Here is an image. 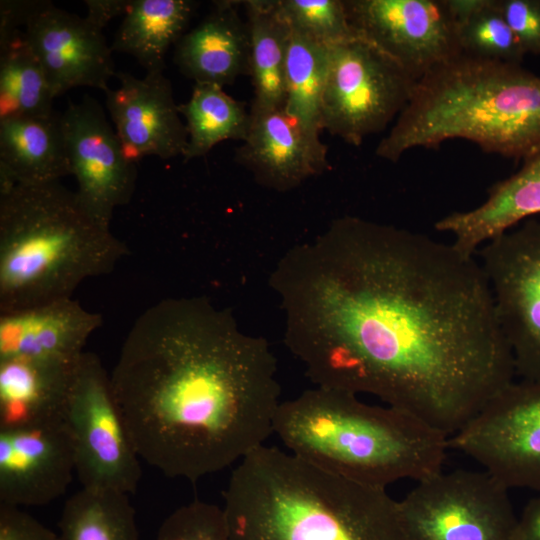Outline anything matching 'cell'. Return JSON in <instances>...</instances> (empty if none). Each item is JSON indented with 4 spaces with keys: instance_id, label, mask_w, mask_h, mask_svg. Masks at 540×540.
I'll use <instances>...</instances> for the list:
<instances>
[{
    "instance_id": "14",
    "label": "cell",
    "mask_w": 540,
    "mask_h": 540,
    "mask_svg": "<svg viewBox=\"0 0 540 540\" xmlns=\"http://www.w3.org/2000/svg\"><path fill=\"white\" fill-rule=\"evenodd\" d=\"M25 37L55 97L75 87L106 92L116 75L112 49L103 30L86 17L45 0L25 26Z\"/></svg>"
},
{
    "instance_id": "3",
    "label": "cell",
    "mask_w": 540,
    "mask_h": 540,
    "mask_svg": "<svg viewBox=\"0 0 540 540\" xmlns=\"http://www.w3.org/2000/svg\"><path fill=\"white\" fill-rule=\"evenodd\" d=\"M222 510L228 540H406L386 488L267 445L234 468Z\"/></svg>"
},
{
    "instance_id": "29",
    "label": "cell",
    "mask_w": 540,
    "mask_h": 540,
    "mask_svg": "<svg viewBox=\"0 0 540 540\" xmlns=\"http://www.w3.org/2000/svg\"><path fill=\"white\" fill-rule=\"evenodd\" d=\"M455 22L462 55L521 64L525 52L502 16L497 0H479L468 15Z\"/></svg>"
},
{
    "instance_id": "28",
    "label": "cell",
    "mask_w": 540,
    "mask_h": 540,
    "mask_svg": "<svg viewBox=\"0 0 540 540\" xmlns=\"http://www.w3.org/2000/svg\"><path fill=\"white\" fill-rule=\"evenodd\" d=\"M327 62L328 46L290 32L283 109L316 141H321V111Z\"/></svg>"
},
{
    "instance_id": "20",
    "label": "cell",
    "mask_w": 540,
    "mask_h": 540,
    "mask_svg": "<svg viewBox=\"0 0 540 540\" xmlns=\"http://www.w3.org/2000/svg\"><path fill=\"white\" fill-rule=\"evenodd\" d=\"M539 214L540 150L524 159L516 173L495 183L483 203L446 215L435 228L451 234L459 251L475 256L487 241Z\"/></svg>"
},
{
    "instance_id": "2",
    "label": "cell",
    "mask_w": 540,
    "mask_h": 540,
    "mask_svg": "<svg viewBox=\"0 0 540 540\" xmlns=\"http://www.w3.org/2000/svg\"><path fill=\"white\" fill-rule=\"evenodd\" d=\"M110 381L140 458L193 483L265 445L282 402L267 341L205 297L146 309Z\"/></svg>"
},
{
    "instance_id": "33",
    "label": "cell",
    "mask_w": 540,
    "mask_h": 540,
    "mask_svg": "<svg viewBox=\"0 0 540 540\" xmlns=\"http://www.w3.org/2000/svg\"><path fill=\"white\" fill-rule=\"evenodd\" d=\"M0 540H59V536L20 507L0 503Z\"/></svg>"
},
{
    "instance_id": "36",
    "label": "cell",
    "mask_w": 540,
    "mask_h": 540,
    "mask_svg": "<svg viewBox=\"0 0 540 540\" xmlns=\"http://www.w3.org/2000/svg\"><path fill=\"white\" fill-rule=\"evenodd\" d=\"M517 540H540V495L525 505L519 517Z\"/></svg>"
},
{
    "instance_id": "23",
    "label": "cell",
    "mask_w": 540,
    "mask_h": 540,
    "mask_svg": "<svg viewBox=\"0 0 540 540\" xmlns=\"http://www.w3.org/2000/svg\"><path fill=\"white\" fill-rule=\"evenodd\" d=\"M197 6L192 0H131L112 51L131 55L146 73L164 72L166 54L186 33Z\"/></svg>"
},
{
    "instance_id": "12",
    "label": "cell",
    "mask_w": 540,
    "mask_h": 540,
    "mask_svg": "<svg viewBox=\"0 0 540 540\" xmlns=\"http://www.w3.org/2000/svg\"><path fill=\"white\" fill-rule=\"evenodd\" d=\"M345 5L357 34L415 82L461 55L445 0H345Z\"/></svg>"
},
{
    "instance_id": "31",
    "label": "cell",
    "mask_w": 540,
    "mask_h": 540,
    "mask_svg": "<svg viewBox=\"0 0 540 540\" xmlns=\"http://www.w3.org/2000/svg\"><path fill=\"white\" fill-rule=\"evenodd\" d=\"M154 540H228L222 507L195 500L170 513Z\"/></svg>"
},
{
    "instance_id": "25",
    "label": "cell",
    "mask_w": 540,
    "mask_h": 540,
    "mask_svg": "<svg viewBox=\"0 0 540 540\" xmlns=\"http://www.w3.org/2000/svg\"><path fill=\"white\" fill-rule=\"evenodd\" d=\"M188 134L184 161L205 156L225 140L243 141L250 127V110L223 87L195 83L189 100L178 106Z\"/></svg>"
},
{
    "instance_id": "17",
    "label": "cell",
    "mask_w": 540,
    "mask_h": 540,
    "mask_svg": "<svg viewBox=\"0 0 540 540\" xmlns=\"http://www.w3.org/2000/svg\"><path fill=\"white\" fill-rule=\"evenodd\" d=\"M250 117L235 160L259 184L284 192L327 170V146L310 138L283 108H250Z\"/></svg>"
},
{
    "instance_id": "8",
    "label": "cell",
    "mask_w": 540,
    "mask_h": 540,
    "mask_svg": "<svg viewBox=\"0 0 540 540\" xmlns=\"http://www.w3.org/2000/svg\"><path fill=\"white\" fill-rule=\"evenodd\" d=\"M415 83L395 61L360 36L328 46L322 130L359 146L399 116Z\"/></svg>"
},
{
    "instance_id": "21",
    "label": "cell",
    "mask_w": 540,
    "mask_h": 540,
    "mask_svg": "<svg viewBox=\"0 0 540 540\" xmlns=\"http://www.w3.org/2000/svg\"><path fill=\"white\" fill-rule=\"evenodd\" d=\"M77 361L0 359V429L64 421Z\"/></svg>"
},
{
    "instance_id": "19",
    "label": "cell",
    "mask_w": 540,
    "mask_h": 540,
    "mask_svg": "<svg viewBox=\"0 0 540 540\" xmlns=\"http://www.w3.org/2000/svg\"><path fill=\"white\" fill-rule=\"evenodd\" d=\"M241 1L213 2V9L175 45L174 62L195 83L221 87L250 76V38Z\"/></svg>"
},
{
    "instance_id": "1",
    "label": "cell",
    "mask_w": 540,
    "mask_h": 540,
    "mask_svg": "<svg viewBox=\"0 0 540 540\" xmlns=\"http://www.w3.org/2000/svg\"><path fill=\"white\" fill-rule=\"evenodd\" d=\"M270 285L318 387L373 395L450 437L515 380L482 266L452 243L344 216L287 251Z\"/></svg>"
},
{
    "instance_id": "13",
    "label": "cell",
    "mask_w": 540,
    "mask_h": 540,
    "mask_svg": "<svg viewBox=\"0 0 540 540\" xmlns=\"http://www.w3.org/2000/svg\"><path fill=\"white\" fill-rule=\"evenodd\" d=\"M60 121L78 199L98 223L110 227L114 210L132 199L137 164L125 154L94 98L86 95L78 103L69 102Z\"/></svg>"
},
{
    "instance_id": "26",
    "label": "cell",
    "mask_w": 540,
    "mask_h": 540,
    "mask_svg": "<svg viewBox=\"0 0 540 540\" xmlns=\"http://www.w3.org/2000/svg\"><path fill=\"white\" fill-rule=\"evenodd\" d=\"M59 540H138L129 496L115 490L82 487L65 502Z\"/></svg>"
},
{
    "instance_id": "27",
    "label": "cell",
    "mask_w": 540,
    "mask_h": 540,
    "mask_svg": "<svg viewBox=\"0 0 540 540\" xmlns=\"http://www.w3.org/2000/svg\"><path fill=\"white\" fill-rule=\"evenodd\" d=\"M55 98L24 31L0 43V120L50 116Z\"/></svg>"
},
{
    "instance_id": "11",
    "label": "cell",
    "mask_w": 540,
    "mask_h": 540,
    "mask_svg": "<svg viewBox=\"0 0 540 540\" xmlns=\"http://www.w3.org/2000/svg\"><path fill=\"white\" fill-rule=\"evenodd\" d=\"M447 444L509 490L525 488L540 495V382L512 381Z\"/></svg>"
},
{
    "instance_id": "16",
    "label": "cell",
    "mask_w": 540,
    "mask_h": 540,
    "mask_svg": "<svg viewBox=\"0 0 540 540\" xmlns=\"http://www.w3.org/2000/svg\"><path fill=\"white\" fill-rule=\"evenodd\" d=\"M115 76L119 86L104 92L106 107L127 157L137 164L148 156H183L188 134L164 72Z\"/></svg>"
},
{
    "instance_id": "6",
    "label": "cell",
    "mask_w": 540,
    "mask_h": 540,
    "mask_svg": "<svg viewBox=\"0 0 540 540\" xmlns=\"http://www.w3.org/2000/svg\"><path fill=\"white\" fill-rule=\"evenodd\" d=\"M127 255L60 181L0 192V314L72 298Z\"/></svg>"
},
{
    "instance_id": "35",
    "label": "cell",
    "mask_w": 540,
    "mask_h": 540,
    "mask_svg": "<svg viewBox=\"0 0 540 540\" xmlns=\"http://www.w3.org/2000/svg\"><path fill=\"white\" fill-rule=\"evenodd\" d=\"M87 15L85 16L91 23L102 29L113 18L125 15L131 0H85Z\"/></svg>"
},
{
    "instance_id": "22",
    "label": "cell",
    "mask_w": 540,
    "mask_h": 540,
    "mask_svg": "<svg viewBox=\"0 0 540 540\" xmlns=\"http://www.w3.org/2000/svg\"><path fill=\"white\" fill-rule=\"evenodd\" d=\"M70 175L60 114L0 120V192Z\"/></svg>"
},
{
    "instance_id": "24",
    "label": "cell",
    "mask_w": 540,
    "mask_h": 540,
    "mask_svg": "<svg viewBox=\"0 0 540 540\" xmlns=\"http://www.w3.org/2000/svg\"><path fill=\"white\" fill-rule=\"evenodd\" d=\"M250 38L252 109L283 108L290 28L276 0L242 1Z\"/></svg>"
},
{
    "instance_id": "15",
    "label": "cell",
    "mask_w": 540,
    "mask_h": 540,
    "mask_svg": "<svg viewBox=\"0 0 540 540\" xmlns=\"http://www.w3.org/2000/svg\"><path fill=\"white\" fill-rule=\"evenodd\" d=\"M75 472L64 421L0 429V503L42 506L62 496Z\"/></svg>"
},
{
    "instance_id": "7",
    "label": "cell",
    "mask_w": 540,
    "mask_h": 540,
    "mask_svg": "<svg viewBox=\"0 0 540 540\" xmlns=\"http://www.w3.org/2000/svg\"><path fill=\"white\" fill-rule=\"evenodd\" d=\"M397 509L406 540H517L509 489L486 470H442L418 481Z\"/></svg>"
},
{
    "instance_id": "18",
    "label": "cell",
    "mask_w": 540,
    "mask_h": 540,
    "mask_svg": "<svg viewBox=\"0 0 540 540\" xmlns=\"http://www.w3.org/2000/svg\"><path fill=\"white\" fill-rule=\"evenodd\" d=\"M102 325L99 313L73 298L0 314V359L75 362Z\"/></svg>"
},
{
    "instance_id": "5",
    "label": "cell",
    "mask_w": 540,
    "mask_h": 540,
    "mask_svg": "<svg viewBox=\"0 0 540 540\" xmlns=\"http://www.w3.org/2000/svg\"><path fill=\"white\" fill-rule=\"evenodd\" d=\"M274 434L295 456L380 488L441 472L449 449L447 436L409 413L318 386L281 402Z\"/></svg>"
},
{
    "instance_id": "10",
    "label": "cell",
    "mask_w": 540,
    "mask_h": 540,
    "mask_svg": "<svg viewBox=\"0 0 540 540\" xmlns=\"http://www.w3.org/2000/svg\"><path fill=\"white\" fill-rule=\"evenodd\" d=\"M477 253L515 374L540 382V219L524 220Z\"/></svg>"
},
{
    "instance_id": "34",
    "label": "cell",
    "mask_w": 540,
    "mask_h": 540,
    "mask_svg": "<svg viewBox=\"0 0 540 540\" xmlns=\"http://www.w3.org/2000/svg\"><path fill=\"white\" fill-rule=\"evenodd\" d=\"M44 2L45 0H1L0 43L20 31L21 25L26 26Z\"/></svg>"
},
{
    "instance_id": "4",
    "label": "cell",
    "mask_w": 540,
    "mask_h": 540,
    "mask_svg": "<svg viewBox=\"0 0 540 540\" xmlns=\"http://www.w3.org/2000/svg\"><path fill=\"white\" fill-rule=\"evenodd\" d=\"M461 138L503 157L540 150V75L521 64L460 55L415 83L375 154L396 162L417 147Z\"/></svg>"
},
{
    "instance_id": "32",
    "label": "cell",
    "mask_w": 540,
    "mask_h": 540,
    "mask_svg": "<svg viewBox=\"0 0 540 540\" xmlns=\"http://www.w3.org/2000/svg\"><path fill=\"white\" fill-rule=\"evenodd\" d=\"M525 54L540 55V0H497Z\"/></svg>"
},
{
    "instance_id": "9",
    "label": "cell",
    "mask_w": 540,
    "mask_h": 540,
    "mask_svg": "<svg viewBox=\"0 0 540 540\" xmlns=\"http://www.w3.org/2000/svg\"><path fill=\"white\" fill-rule=\"evenodd\" d=\"M64 422L82 487L128 495L136 491L141 458L115 400L110 375L94 353L85 351L76 363Z\"/></svg>"
},
{
    "instance_id": "30",
    "label": "cell",
    "mask_w": 540,
    "mask_h": 540,
    "mask_svg": "<svg viewBox=\"0 0 540 540\" xmlns=\"http://www.w3.org/2000/svg\"><path fill=\"white\" fill-rule=\"evenodd\" d=\"M292 32L325 46L359 36L352 27L345 0H276Z\"/></svg>"
}]
</instances>
